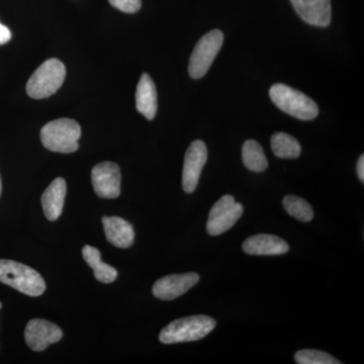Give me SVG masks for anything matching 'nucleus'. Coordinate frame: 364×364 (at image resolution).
<instances>
[{
  "mask_svg": "<svg viewBox=\"0 0 364 364\" xmlns=\"http://www.w3.org/2000/svg\"><path fill=\"white\" fill-rule=\"evenodd\" d=\"M269 97L279 109L296 119L312 121L318 116V105L312 98L291 86L277 83L270 88Z\"/></svg>",
  "mask_w": 364,
  "mask_h": 364,
  "instance_id": "3",
  "label": "nucleus"
},
{
  "mask_svg": "<svg viewBox=\"0 0 364 364\" xmlns=\"http://www.w3.org/2000/svg\"><path fill=\"white\" fill-rule=\"evenodd\" d=\"M243 215V205L236 203L233 196H222L213 205L207 223L208 233L212 236H219L239 221Z\"/></svg>",
  "mask_w": 364,
  "mask_h": 364,
  "instance_id": "7",
  "label": "nucleus"
},
{
  "mask_svg": "<svg viewBox=\"0 0 364 364\" xmlns=\"http://www.w3.org/2000/svg\"><path fill=\"white\" fill-rule=\"evenodd\" d=\"M200 282V275L196 272L171 274L158 279L153 286V294L163 301H172L188 293L191 287Z\"/></svg>",
  "mask_w": 364,
  "mask_h": 364,
  "instance_id": "11",
  "label": "nucleus"
},
{
  "mask_svg": "<svg viewBox=\"0 0 364 364\" xmlns=\"http://www.w3.org/2000/svg\"><path fill=\"white\" fill-rule=\"evenodd\" d=\"M65 76V66L61 61L47 60L28 79L26 92L35 100L51 97L63 85Z\"/></svg>",
  "mask_w": 364,
  "mask_h": 364,
  "instance_id": "5",
  "label": "nucleus"
},
{
  "mask_svg": "<svg viewBox=\"0 0 364 364\" xmlns=\"http://www.w3.org/2000/svg\"><path fill=\"white\" fill-rule=\"evenodd\" d=\"M294 11L305 23L328 26L331 23V0H291Z\"/></svg>",
  "mask_w": 364,
  "mask_h": 364,
  "instance_id": "12",
  "label": "nucleus"
},
{
  "mask_svg": "<svg viewBox=\"0 0 364 364\" xmlns=\"http://www.w3.org/2000/svg\"><path fill=\"white\" fill-rule=\"evenodd\" d=\"M224 42V33L220 30H213L196 43L191 59H189L188 73L191 78L200 79L205 76L212 66L218 53L221 50Z\"/></svg>",
  "mask_w": 364,
  "mask_h": 364,
  "instance_id": "6",
  "label": "nucleus"
},
{
  "mask_svg": "<svg viewBox=\"0 0 364 364\" xmlns=\"http://www.w3.org/2000/svg\"><path fill=\"white\" fill-rule=\"evenodd\" d=\"M80 136V126L70 119H59L50 122L41 131L43 145L53 152H75L78 150Z\"/></svg>",
  "mask_w": 364,
  "mask_h": 364,
  "instance_id": "4",
  "label": "nucleus"
},
{
  "mask_svg": "<svg viewBox=\"0 0 364 364\" xmlns=\"http://www.w3.org/2000/svg\"><path fill=\"white\" fill-rule=\"evenodd\" d=\"M284 210L287 214L291 215L294 219L301 222L312 221L314 218L313 208L310 203L296 196H287L284 198Z\"/></svg>",
  "mask_w": 364,
  "mask_h": 364,
  "instance_id": "20",
  "label": "nucleus"
},
{
  "mask_svg": "<svg viewBox=\"0 0 364 364\" xmlns=\"http://www.w3.org/2000/svg\"><path fill=\"white\" fill-rule=\"evenodd\" d=\"M112 6L127 14H135L142 6L141 0H109Z\"/></svg>",
  "mask_w": 364,
  "mask_h": 364,
  "instance_id": "22",
  "label": "nucleus"
},
{
  "mask_svg": "<svg viewBox=\"0 0 364 364\" xmlns=\"http://www.w3.org/2000/svg\"><path fill=\"white\" fill-rule=\"evenodd\" d=\"M67 193L66 182L63 178H56L46 188L42 195L43 210L49 221L54 222L61 215Z\"/></svg>",
  "mask_w": 364,
  "mask_h": 364,
  "instance_id": "14",
  "label": "nucleus"
},
{
  "mask_svg": "<svg viewBox=\"0 0 364 364\" xmlns=\"http://www.w3.org/2000/svg\"><path fill=\"white\" fill-rule=\"evenodd\" d=\"M63 337L58 326L43 318H33L26 325L25 340L33 351H43L51 344L56 343Z\"/></svg>",
  "mask_w": 364,
  "mask_h": 364,
  "instance_id": "10",
  "label": "nucleus"
},
{
  "mask_svg": "<svg viewBox=\"0 0 364 364\" xmlns=\"http://www.w3.org/2000/svg\"><path fill=\"white\" fill-rule=\"evenodd\" d=\"M207 160L208 149L205 144L200 140L193 141L186 151L182 171V188L186 193L196 191Z\"/></svg>",
  "mask_w": 364,
  "mask_h": 364,
  "instance_id": "8",
  "label": "nucleus"
},
{
  "mask_svg": "<svg viewBox=\"0 0 364 364\" xmlns=\"http://www.w3.org/2000/svg\"><path fill=\"white\" fill-rule=\"evenodd\" d=\"M136 107L146 119H154L157 114V91L152 78L147 73L141 76L136 91Z\"/></svg>",
  "mask_w": 364,
  "mask_h": 364,
  "instance_id": "16",
  "label": "nucleus"
},
{
  "mask_svg": "<svg viewBox=\"0 0 364 364\" xmlns=\"http://www.w3.org/2000/svg\"><path fill=\"white\" fill-rule=\"evenodd\" d=\"M82 256L88 265L93 269L95 279L104 284H111L117 279L116 268L107 264L102 260L100 251L92 246L86 245L82 248Z\"/></svg>",
  "mask_w": 364,
  "mask_h": 364,
  "instance_id": "17",
  "label": "nucleus"
},
{
  "mask_svg": "<svg viewBox=\"0 0 364 364\" xmlns=\"http://www.w3.org/2000/svg\"><path fill=\"white\" fill-rule=\"evenodd\" d=\"M244 252L249 255H282L289 250L284 239L274 235L258 234L243 243Z\"/></svg>",
  "mask_w": 364,
  "mask_h": 364,
  "instance_id": "13",
  "label": "nucleus"
},
{
  "mask_svg": "<svg viewBox=\"0 0 364 364\" xmlns=\"http://www.w3.org/2000/svg\"><path fill=\"white\" fill-rule=\"evenodd\" d=\"M215 327L214 318L205 315L177 318L163 328L159 340L164 344L198 341L208 336Z\"/></svg>",
  "mask_w": 364,
  "mask_h": 364,
  "instance_id": "2",
  "label": "nucleus"
},
{
  "mask_svg": "<svg viewBox=\"0 0 364 364\" xmlns=\"http://www.w3.org/2000/svg\"><path fill=\"white\" fill-rule=\"evenodd\" d=\"M1 306H2L1 303H0V309H1Z\"/></svg>",
  "mask_w": 364,
  "mask_h": 364,
  "instance_id": "26",
  "label": "nucleus"
},
{
  "mask_svg": "<svg viewBox=\"0 0 364 364\" xmlns=\"http://www.w3.org/2000/svg\"><path fill=\"white\" fill-rule=\"evenodd\" d=\"M107 241L119 248L131 247L135 240V232L130 223L119 217L102 218Z\"/></svg>",
  "mask_w": 364,
  "mask_h": 364,
  "instance_id": "15",
  "label": "nucleus"
},
{
  "mask_svg": "<svg viewBox=\"0 0 364 364\" xmlns=\"http://www.w3.org/2000/svg\"><path fill=\"white\" fill-rule=\"evenodd\" d=\"M294 360L299 364H340L338 359L333 358L327 352L304 349L296 352Z\"/></svg>",
  "mask_w": 364,
  "mask_h": 364,
  "instance_id": "21",
  "label": "nucleus"
},
{
  "mask_svg": "<svg viewBox=\"0 0 364 364\" xmlns=\"http://www.w3.org/2000/svg\"><path fill=\"white\" fill-rule=\"evenodd\" d=\"M242 160L246 168L253 172H263L268 166L262 147L255 140H247L242 147Z\"/></svg>",
  "mask_w": 364,
  "mask_h": 364,
  "instance_id": "18",
  "label": "nucleus"
},
{
  "mask_svg": "<svg viewBox=\"0 0 364 364\" xmlns=\"http://www.w3.org/2000/svg\"><path fill=\"white\" fill-rule=\"evenodd\" d=\"M121 170L116 163L102 162L91 171L95 193L102 198H117L121 195Z\"/></svg>",
  "mask_w": 364,
  "mask_h": 364,
  "instance_id": "9",
  "label": "nucleus"
},
{
  "mask_svg": "<svg viewBox=\"0 0 364 364\" xmlns=\"http://www.w3.org/2000/svg\"><path fill=\"white\" fill-rule=\"evenodd\" d=\"M272 149L275 156L282 159H294L301 155V144L289 134L275 133L272 136Z\"/></svg>",
  "mask_w": 364,
  "mask_h": 364,
  "instance_id": "19",
  "label": "nucleus"
},
{
  "mask_svg": "<svg viewBox=\"0 0 364 364\" xmlns=\"http://www.w3.org/2000/svg\"><path fill=\"white\" fill-rule=\"evenodd\" d=\"M358 176L359 181L361 182L364 181V156L363 155H361L360 157H359L358 162Z\"/></svg>",
  "mask_w": 364,
  "mask_h": 364,
  "instance_id": "24",
  "label": "nucleus"
},
{
  "mask_svg": "<svg viewBox=\"0 0 364 364\" xmlns=\"http://www.w3.org/2000/svg\"><path fill=\"white\" fill-rule=\"evenodd\" d=\"M0 282L28 296L45 293L46 282L37 270L14 260L0 259Z\"/></svg>",
  "mask_w": 364,
  "mask_h": 364,
  "instance_id": "1",
  "label": "nucleus"
},
{
  "mask_svg": "<svg viewBox=\"0 0 364 364\" xmlns=\"http://www.w3.org/2000/svg\"><path fill=\"white\" fill-rule=\"evenodd\" d=\"M11 39V32L6 26L0 23V45L6 44Z\"/></svg>",
  "mask_w": 364,
  "mask_h": 364,
  "instance_id": "23",
  "label": "nucleus"
},
{
  "mask_svg": "<svg viewBox=\"0 0 364 364\" xmlns=\"http://www.w3.org/2000/svg\"><path fill=\"white\" fill-rule=\"evenodd\" d=\"M0 195H1V178H0Z\"/></svg>",
  "mask_w": 364,
  "mask_h": 364,
  "instance_id": "25",
  "label": "nucleus"
}]
</instances>
